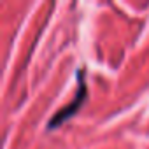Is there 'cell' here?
Returning <instances> with one entry per match:
<instances>
[{
	"label": "cell",
	"instance_id": "1",
	"mask_svg": "<svg viewBox=\"0 0 149 149\" xmlns=\"http://www.w3.org/2000/svg\"><path fill=\"white\" fill-rule=\"evenodd\" d=\"M77 81H79V84H77V91H76V97H74V100H72L68 105L61 107V109H60V111L51 118V119H49V123H47V130L58 128L61 123H65L68 118H72L74 114L79 111V107L84 104L86 95H88V86H86L84 70H83V68H79V72H77Z\"/></svg>",
	"mask_w": 149,
	"mask_h": 149
}]
</instances>
